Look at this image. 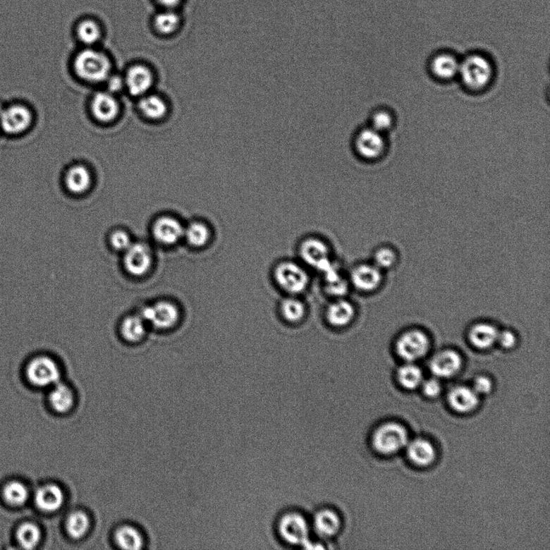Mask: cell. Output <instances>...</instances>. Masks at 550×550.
<instances>
[{
    "mask_svg": "<svg viewBox=\"0 0 550 550\" xmlns=\"http://www.w3.org/2000/svg\"><path fill=\"white\" fill-rule=\"evenodd\" d=\"M271 276L277 288L288 296H302L310 286L309 269L298 260H280L271 269Z\"/></svg>",
    "mask_w": 550,
    "mask_h": 550,
    "instance_id": "cell-1",
    "label": "cell"
},
{
    "mask_svg": "<svg viewBox=\"0 0 550 550\" xmlns=\"http://www.w3.org/2000/svg\"><path fill=\"white\" fill-rule=\"evenodd\" d=\"M494 66L483 54H469L460 61L458 77L470 92H479L490 86L494 78Z\"/></svg>",
    "mask_w": 550,
    "mask_h": 550,
    "instance_id": "cell-2",
    "label": "cell"
},
{
    "mask_svg": "<svg viewBox=\"0 0 550 550\" xmlns=\"http://www.w3.org/2000/svg\"><path fill=\"white\" fill-rule=\"evenodd\" d=\"M298 256L299 262L306 268L314 269L320 274L336 263L331 245L317 236H306L299 242Z\"/></svg>",
    "mask_w": 550,
    "mask_h": 550,
    "instance_id": "cell-3",
    "label": "cell"
},
{
    "mask_svg": "<svg viewBox=\"0 0 550 550\" xmlns=\"http://www.w3.org/2000/svg\"><path fill=\"white\" fill-rule=\"evenodd\" d=\"M276 530L287 545L310 548L311 523L302 513L297 511L283 513L277 521Z\"/></svg>",
    "mask_w": 550,
    "mask_h": 550,
    "instance_id": "cell-4",
    "label": "cell"
},
{
    "mask_svg": "<svg viewBox=\"0 0 550 550\" xmlns=\"http://www.w3.org/2000/svg\"><path fill=\"white\" fill-rule=\"evenodd\" d=\"M33 123V111L25 102L4 104L0 111V132L8 137H22L30 131Z\"/></svg>",
    "mask_w": 550,
    "mask_h": 550,
    "instance_id": "cell-5",
    "label": "cell"
},
{
    "mask_svg": "<svg viewBox=\"0 0 550 550\" xmlns=\"http://www.w3.org/2000/svg\"><path fill=\"white\" fill-rule=\"evenodd\" d=\"M111 62L98 50L87 49L79 53L75 61L78 76L90 82H100L109 78Z\"/></svg>",
    "mask_w": 550,
    "mask_h": 550,
    "instance_id": "cell-6",
    "label": "cell"
},
{
    "mask_svg": "<svg viewBox=\"0 0 550 550\" xmlns=\"http://www.w3.org/2000/svg\"><path fill=\"white\" fill-rule=\"evenodd\" d=\"M408 438L409 435L403 425L396 422L384 423L374 431L372 446L381 455H393L406 446Z\"/></svg>",
    "mask_w": 550,
    "mask_h": 550,
    "instance_id": "cell-7",
    "label": "cell"
},
{
    "mask_svg": "<svg viewBox=\"0 0 550 550\" xmlns=\"http://www.w3.org/2000/svg\"><path fill=\"white\" fill-rule=\"evenodd\" d=\"M354 149L357 156L367 161L381 159L387 149V142L383 133L368 127L360 130L354 139Z\"/></svg>",
    "mask_w": 550,
    "mask_h": 550,
    "instance_id": "cell-8",
    "label": "cell"
},
{
    "mask_svg": "<svg viewBox=\"0 0 550 550\" xmlns=\"http://www.w3.org/2000/svg\"><path fill=\"white\" fill-rule=\"evenodd\" d=\"M326 324L334 331H344L357 317L355 305L348 297L331 299L323 312Z\"/></svg>",
    "mask_w": 550,
    "mask_h": 550,
    "instance_id": "cell-9",
    "label": "cell"
},
{
    "mask_svg": "<svg viewBox=\"0 0 550 550\" xmlns=\"http://www.w3.org/2000/svg\"><path fill=\"white\" fill-rule=\"evenodd\" d=\"M140 315L149 324L158 330H169L180 319V310L177 305L169 300H160L154 304L145 306Z\"/></svg>",
    "mask_w": 550,
    "mask_h": 550,
    "instance_id": "cell-10",
    "label": "cell"
},
{
    "mask_svg": "<svg viewBox=\"0 0 550 550\" xmlns=\"http://www.w3.org/2000/svg\"><path fill=\"white\" fill-rule=\"evenodd\" d=\"M26 376L32 384L38 387H47L58 384L61 377L60 368L56 362L48 355H41L28 362Z\"/></svg>",
    "mask_w": 550,
    "mask_h": 550,
    "instance_id": "cell-11",
    "label": "cell"
},
{
    "mask_svg": "<svg viewBox=\"0 0 550 550\" xmlns=\"http://www.w3.org/2000/svg\"><path fill=\"white\" fill-rule=\"evenodd\" d=\"M429 339L427 334L418 330H412L401 334L396 343V353L408 362L423 358L429 349Z\"/></svg>",
    "mask_w": 550,
    "mask_h": 550,
    "instance_id": "cell-12",
    "label": "cell"
},
{
    "mask_svg": "<svg viewBox=\"0 0 550 550\" xmlns=\"http://www.w3.org/2000/svg\"><path fill=\"white\" fill-rule=\"evenodd\" d=\"M153 254L151 248L145 243H133L123 255L124 269L130 275L143 276L152 268Z\"/></svg>",
    "mask_w": 550,
    "mask_h": 550,
    "instance_id": "cell-13",
    "label": "cell"
},
{
    "mask_svg": "<svg viewBox=\"0 0 550 550\" xmlns=\"http://www.w3.org/2000/svg\"><path fill=\"white\" fill-rule=\"evenodd\" d=\"M348 276L350 287L362 293L376 291L383 280L381 270L374 264H356Z\"/></svg>",
    "mask_w": 550,
    "mask_h": 550,
    "instance_id": "cell-14",
    "label": "cell"
},
{
    "mask_svg": "<svg viewBox=\"0 0 550 550\" xmlns=\"http://www.w3.org/2000/svg\"><path fill=\"white\" fill-rule=\"evenodd\" d=\"M312 531L321 538L328 540L336 537L343 529V521L336 509L323 508L317 510L311 521Z\"/></svg>",
    "mask_w": 550,
    "mask_h": 550,
    "instance_id": "cell-15",
    "label": "cell"
},
{
    "mask_svg": "<svg viewBox=\"0 0 550 550\" xmlns=\"http://www.w3.org/2000/svg\"><path fill=\"white\" fill-rule=\"evenodd\" d=\"M277 313L286 324L299 326L307 319L309 310L300 296L285 295L277 305Z\"/></svg>",
    "mask_w": 550,
    "mask_h": 550,
    "instance_id": "cell-16",
    "label": "cell"
},
{
    "mask_svg": "<svg viewBox=\"0 0 550 550\" xmlns=\"http://www.w3.org/2000/svg\"><path fill=\"white\" fill-rule=\"evenodd\" d=\"M321 274L323 291L331 299L348 297L351 288L348 276L343 273L336 262Z\"/></svg>",
    "mask_w": 550,
    "mask_h": 550,
    "instance_id": "cell-17",
    "label": "cell"
},
{
    "mask_svg": "<svg viewBox=\"0 0 550 550\" xmlns=\"http://www.w3.org/2000/svg\"><path fill=\"white\" fill-rule=\"evenodd\" d=\"M185 228L178 219L164 216L153 224L152 232L155 240L163 245L171 246L183 239Z\"/></svg>",
    "mask_w": 550,
    "mask_h": 550,
    "instance_id": "cell-18",
    "label": "cell"
},
{
    "mask_svg": "<svg viewBox=\"0 0 550 550\" xmlns=\"http://www.w3.org/2000/svg\"><path fill=\"white\" fill-rule=\"evenodd\" d=\"M462 357L456 351L445 350L436 354L430 362V369L436 377L448 378L461 369Z\"/></svg>",
    "mask_w": 550,
    "mask_h": 550,
    "instance_id": "cell-19",
    "label": "cell"
},
{
    "mask_svg": "<svg viewBox=\"0 0 550 550\" xmlns=\"http://www.w3.org/2000/svg\"><path fill=\"white\" fill-rule=\"evenodd\" d=\"M460 66L455 55L450 53L436 54L429 63V71L433 76L441 81H450L458 77Z\"/></svg>",
    "mask_w": 550,
    "mask_h": 550,
    "instance_id": "cell-20",
    "label": "cell"
},
{
    "mask_svg": "<svg viewBox=\"0 0 550 550\" xmlns=\"http://www.w3.org/2000/svg\"><path fill=\"white\" fill-rule=\"evenodd\" d=\"M65 501L64 493L59 486L49 484L39 489L35 496L37 506L47 513L58 511Z\"/></svg>",
    "mask_w": 550,
    "mask_h": 550,
    "instance_id": "cell-21",
    "label": "cell"
},
{
    "mask_svg": "<svg viewBox=\"0 0 550 550\" xmlns=\"http://www.w3.org/2000/svg\"><path fill=\"white\" fill-rule=\"evenodd\" d=\"M92 109L93 115L98 121L109 123L116 118L118 106L116 99L111 94L100 92L94 95Z\"/></svg>",
    "mask_w": 550,
    "mask_h": 550,
    "instance_id": "cell-22",
    "label": "cell"
},
{
    "mask_svg": "<svg viewBox=\"0 0 550 550\" xmlns=\"http://www.w3.org/2000/svg\"><path fill=\"white\" fill-rule=\"evenodd\" d=\"M448 400L453 410L462 413L473 411L479 404L478 394L475 391L463 386L453 389Z\"/></svg>",
    "mask_w": 550,
    "mask_h": 550,
    "instance_id": "cell-23",
    "label": "cell"
},
{
    "mask_svg": "<svg viewBox=\"0 0 550 550\" xmlns=\"http://www.w3.org/2000/svg\"><path fill=\"white\" fill-rule=\"evenodd\" d=\"M152 83V73L145 66H135L127 73V87L133 95L145 94L151 87Z\"/></svg>",
    "mask_w": 550,
    "mask_h": 550,
    "instance_id": "cell-24",
    "label": "cell"
},
{
    "mask_svg": "<svg viewBox=\"0 0 550 550\" xmlns=\"http://www.w3.org/2000/svg\"><path fill=\"white\" fill-rule=\"evenodd\" d=\"M498 334L499 331L494 326L489 323H479L470 329L468 338L475 348L486 350L495 344Z\"/></svg>",
    "mask_w": 550,
    "mask_h": 550,
    "instance_id": "cell-25",
    "label": "cell"
},
{
    "mask_svg": "<svg viewBox=\"0 0 550 550\" xmlns=\"http://www.w3.org/2000/svg\"><path fill=\"white\" fill-rule=\"evenodd\" d=\"M408 456L410 460L421 467L429 466L436 458L435 448L431 442L425 439H416L408 447Z\"/></svg>",
    "mask_w": 550,
    "mask_h": 550,
    "instance_id": "cell-26",
    "label": "cell"
},
{
    "mask_svg": "<svg viewBox=\"0 0 550 550\" xmlns=\"http://www.w3.org/2000/svg\"><path fill=\"white\" fill-rule=\"evenodd\" d=\"M147 323L140 314L131 315L124 319L120 326L121 336L131 343L140 342L146 334Z\"/></svg>",
    "mask_w": 550,
    "mask_h": 550,
    "instance_id": "cell-27",
    "label": "cell"
},
{
    "mask_svg": "<svg viewBox=\"0 0 550 550\" xmlns=\"http://www.w3.org/2000/svg\"><path fill=\"white\" fill-rule=\"evenodd\" d=\"M92 184V176L89 170L82 166H76L68 170L66 175L67 189L73 194H82Z\"/></svg>",
    "mask_w": 550,
    "mask_h": 550,
    "instance_id": "cell-28",
    "label": "cell"
},
{
    "mask_svg": "<svg viewBox=\"0 0 550 550\" xmlns=\"http://www.w3.org/2000/svg\"><path fill=\"white\" fill-rule=\"evenodd\" d=\"M212 237L211 228L202 222L191 223L184 230L183 238L190 246L196 248L206 247L211 241Z\"/></svg>",
    "mask_w": 550,
    "mask_h": 550,
    "instance_id": "cell-29",
    "label": "cell"
},
{
    "mask_svg": "<svg viewBox=\"0 0 550 550\" xmlns=\"http://www.w3.org/2000/svg\"><path fill=\"white\" fill-rule=\"evenodd\" d=\"M49 401L55 411L61 413L66 412L71 410L73 405L72 391L65 384H56V386L50 393Z\"/></svg>",
    "mask_w": 550,
    "mask_h": 550,
    "instance_id": "cell-30",
    "label": "cell"
},
{
    "mask_svg": "<svg viewBox=\"0 0 550 550\" xmlns=\"http://www.w3.org/2000/svg\"><path fill=\"white\" fill-rule=\"evenodd\" d=\"M117 545L123 549L138 550L143 546V537L132 526L121 527L116 532Z\"/></svg>",
    "mask_w": 550,
    "mask_h": 550,
    "instance_id": "cell-31",
    "label": "cell"
},
{
    "mask_svg": "<svg viewBox=\"0 0 550 550\" xmlns=\"http://www.w3.org/2000/svg\"><path fill=\"white\" fill-rule=\"evenodd\" d=\"M90 526V519L82 512H75L70 515L66 521L68 534L73 539H80L87 534Z\"/></svg>",
    "mask_w": 550,
    "mask_h": 550,
    "instance_id": "cell-32",
    "label": "cell"
},
{
    "mask_svg": "<svg viewBox=\"0 0 550 550\" xmlns=\"http://www.w3.org/2000/svg\"><path fill=\"white\" fill-rule=\"evenodd\" d=\"M142 113L151 120H159L166 114L167 106L164 101L155 95L147 96L140 102Z\"/></svg>",
    "mask_w": 550,
    "mask_h": 550,
    "instance_id": "cell-33",
    "label": "cell"
},
{
    "mask_svg": "<svg viewBox=\"0 0 550 550\" xmlns=\"http://www.w3.org/2000/svg\"><path fill=\"white\" fill-rule=\"evenodd\" d=\"M398 379L401 386L407 389H414L422 382V372L416 365H406L398 370Z\"/></svg>",
    "mask_w": 550,
    "mask_h": 550,
    "instance_id": "cell-34",
    "label": "cell"
},
{
    "mask_svg": "<svg viewBox=\"0 0 550 550\" xmlns=\"http://www.w3.org/2000/svg\"><path fill=\"white\" fill-rule=\"evenodd\" d=\"M3 493L6 501L11 506H22L28 500V491L27 487L18 481H11L6 484Z\"/></svg>",
    "mask_w": 550,
    "mask_h": 550,
    "instance_id": "cell-35",
    "label": "cell"
},
{
    "mask_svg": "<svg viewBox=\"0 0 550 550\" xmlns=\"http://www.w3.org/2000/svg\"><path fill=\"white\" fill-rule=\"evenodd\" d=\"M17 539L21 546L26 549L35 548L41 540V531L36 525L23 524L17 531Z\"/></svg>",
    "mask_w": 550,
    "mask_h": 550,
    "instance_id": "cell-36",
    "label": "cell"
},
{
    "mask_svg": "<svg viewBox=\"0 0 550 550\" xmlns=\"http://www.w3.org/2000/svg\"><path fill=\"white\" fill-rule=\"evenodd\" d=\"M154 25L159 32L167 35V34H171L178 30L180 18L173 10L168 9L157 15Z\"/></svg>",
    "mask_w": 550,
    "mask_h": 550,
    "instance_id": "cell-37",
    "label": "cell"
},
{
    "mask_svg": "<svg viewBox=\"0 0 550 550\" xmlns=\"http://www.w3.org/2000/svg\"><path fill=\"white\" fill-rule=\"evenodd\" d=\"M77 33L79 39L87 45L95 44L101 37L99 25L92 20H85L79 23Z\"/></svg>",
    "mask_w": 550,
    "mask_h": 550,
    "instance_id": "cell-38",
    "label": "cell"
},
{
    "mask_svg": "<svg viewBox=\"0 0 550 550\" xmlns=\"http://www.w3.org/2000/svg\"><path fill=\"white\" fill-rule=\"evenodd\" d=\"M393 124V116L392 113L387 110H377L373 113L371 117L370 127L383 134L392 128Z\"/></svg>",
    "mask_w": 550,
    "mask_h": 550,
    "instance_id": "cell-39",
    "label": "cell"
},
{
    "mask_svg": "<svg viewBox=\"0 0 550 550\" xmlns=\"http://www.w3.org/2000/svg\"><path fill=\"white\" fill-rule=\"evenodd\" d=\"M374 264L379 269L392 267L396 262V254L392 249L381 248L374 254Z\"/></svg>",
    "mask_w": 550,
    "mask_h": 550,
    "instance_id": "cell-40",
    "label": "cell"
},
{
    "mask_svg": "<svg viewBox=\"0 0 550 550\" xmlns=\"http://www.w3.org/2000/svg\"><path fill=\"white\" fill-rule=\"evenodd\" d=\"M131 236L123 230H117L112 232L110 236V243L112 248L116 251L126 252L127 249L132 245Z\"/></svg>",
    "mask_w": 550,
    "mask_h": 550,
    "instance_id": "cell-41",
    "label": "cell"
},
{
    "mask_svg": "<svg viewBox=\"0 0 550 550\" xmlns=\"http://www.w3.org/2000/svg\"><path fill=\"white\" fill-rule=\"evenodd\" d=\"M497 341L502 348L506 349H511L517 344V337H515L513 332L510 331H504L503 332H499Z\"/></svg>",
    "mask_w": 550,
    "mask_h": 550,
    "instance_id": "cell-42",
    "label": "cell"
},
{
    "mask_svg": "<svg viewBox=\"0 0 550 550\" xmlns=\"http://www.w3.org/2000/svg\"><path fill=\"white\" fill-rule=\"evenodd\" d=\"M474 388L476 393L487 394L491 392L492 384L489 378L479 377L475 381Z\"/></svg>",
    "mask_w": 550,
    "mask_h": 550,
    "instance_id": "cell-43",
    "label": "cell"
},
{
    "mask_svg": "<svg viewBox=\"0 0 550 550\" xmlns=\"http://www.w3.org/2000/svg\"><path fill=\"white\" fill-rule=\"evenodd\" d=\"M423 392L429 398H435L441 392V385L435 379H430L423 384Z\"/></svg>",
    "mask_w": 550,
    "mask_h": 550,
    "instance_id": "cell-44",
    "label": "cell"
},
{
    "mask_svg": "<svg viewBox=\"0 0 550 550\" xmlns=\"http://www.w3.org/2000/svg\"><path fill=\"white\" fill-rule=\"evenodd\" d=\"M109 80V89L110 92H118L123 87V80L121 78L113 76L106 79Z\"/></svg>",
    "mask_w": 550,
    "mask_h": 550,
    "instance_id": "cell-45",
    "label": "cell"
},
{
    "mask_svg": "<svg viewBox=\"0 0 550 550\" xmlns=\"http://www.w3.org/2000/svg\"><path fill=\"white\" fill-rule=\"evenodd\" d=\"M157 1L163 5L164 7H166L169 9H172L173 8L176 7V6H178L181 3V0H157Z\"/></svg>",
    "mask_w": 550,
    "mask_h": 550,
    "instance_id": "cell-46",
    "label": "cell"
},
{
    "mask_svg": "<svg viewBox=\"0 0 550 550\" xmlns=\"http://www.w3.org/2000/svg\"><path fill=\"white\" fill-rule=\"evenodd\" d=\"M0 133H1V132H0Z\"/></svg>",
    "mask_w": 550,
    "mask_h": 550,
    "instance_id": "cell-47",
    "label": "cell"
}]
</instances>
